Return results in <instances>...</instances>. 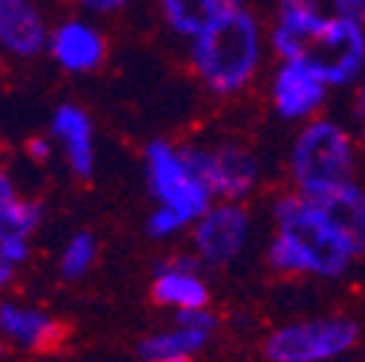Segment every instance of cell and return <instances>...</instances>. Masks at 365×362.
Instances as JSON below:
<instances>
[{
    "instance_id": "1",
    "label": "cell",
    "mask_w": 365,
    "mask_h": 362,
    "mask_svg": "<svg viewBox=\"0 0 365 362\" xmlns=\"http://www.w3.org/2000/svg\"><path fill=\"white\" fill-rule=\"evenodd\" d=\"M269 47L282 61L307 64L328 87L351 84L365 70L362 21L325 15L322 0H279Z\"/></svg>"
},
{
    "instance_id": "2",
    "label": "cell",
    "mask_w": 365,
    "mask_h": 362,
    "mask_svg": "<svg viewBox=\"0 0 365 362\" xmlns=\"http://www.w3.org/2000/svg\"><path fill=\"white\" fill-rule=\"evenodd\" d=\"M276 235L267 247V264L282 276L339 279L354 261L351 247L328 214L302 192L272 203Z\"/></svg>"
},
{
    "instance_id": "3",
    "label": "cell",
    "mask_w": 365,
    "mask_h": 362,
    "mask_svg": "<svg viewBox=\"0 0 365 362\" xmlns=\"http://www.w3.org/2000/svg\"><path fill=\"white\" fill-rule=\"evenodd\" d=\"M189 64L215 96H235L250 87L264 64L261 21L241 4L220 12L189 38Z\"/></svg>"
},
{
    "instance_id": "4",
    "label": "cell",
    "mask_w": 365,
    "mask_h": 362,
    "mask_svg": "<svg viewBox=\"0 0 365 362\" xmlns=\"http://www.w3.org/2000/svg\"><path fill=\"white\" fill-rule=\"evenodd\" d=\"M356 165L351 133L334 119H310L293 140L290 177L296 192L313 197L339 183H348Z\"/></svg>"
},
{
    "instance_id": "5",
    "label": "cell",
    "mask_w": 365,
    "mask_h": 362,
    "mask_svg": "<svg viewBox=\"0 0 365 362\" xmlns=\"http://www.w3.org/2000/svg\"><path fill=\"white\" fill-rule=\"evenodd\" d=\"M143 168L154 206L177 212L189 226L215 203L209 186L189 162L182 145H174L168 140H151L143 151Z\"/></svg>"
},
{
    "instance_id": "6",
    "label": "cell",
    "mask_w": 365,
    "mask_h": 362,
    "mask_svg": "<svg viewBox=\"0 0 365 362\" xmlns=\"http://www.w3.org/2000/svg\"><path fill=\"white\" fill-rule=\"evenodd\" d=\"M359 339V325L345 316L302 319L276 328L264 342L269 362H331L345 356Z\"/></svg>"
},
{
    "instance_id": "7",
    "label": "cell",
    "mask_w": 365,
    "mask_h": 362,
    "mask_svg": "<svg viewBox=\"0 0 365 362\" xmlns=\"http://www.w3.org/2000/svg\"><path fill=\"white\" fill-rule=\"evenodd\" d=\"M189 162L197 168L215 200H244L261 183L258 157L238 143H186Z\"/></svg>"
},
{
    "instance_id": "8",
    "label": "cell",
    "mask_w": 365,
    "mask_h": 362,
    "mask_svg": "<svg viewBox=\"0 0 365 362\" xmlns=\"http://www.w3.org/2000/svg\"><path fill=\"white\" fill-rule=\"evenodd\" d=\"M192 252L203 267H230L238 261L250 244L252 220L238 200H215L192 223Z\"/></svg>"
},
{
    "instance_id": "9",
    "label": "cell",
    "mask_w": 365,
    "mask_h": 362,
    "mask_svg": "<svg viewBox=\"0 0 365 362\" xmlns=\"http://www.w3.org/2000/svg\"><path fill=\"white\" fill-rule=\"evenodd\" d=\"M47 56L56 61L58 70L70 76H87L105 64L108 38L96 21H90L84 15H70L53 24Z\"/></svg>"
},
{
    "instance_id": "10",
    "label": "cell",
    "mask_w": 365,
    "mask_h": 362,
    "mask_svg": "<svg viewBox=\"0 0 365 362\" xmlns=\"http://www.w3.org/2000/svg\"><path fill=\"white\" fill-rule=\"evenodd\" d=\"M53 24L38 0H0V56L35 61L50 50Z\"/></svg>"
},
{
    "instance_id": "11",
    "label": "cell",
    "mask_w": 365,
    "mask_h": 362,
    "mask_svg": "<svg viewBox=\"0 0 365 362\" xmlns=\"http://www.w3.org/2000/svg\"><path fill=\"white\" fill-rule=\"evenodd\" d=\"M151 299L165 310H197L209 307V284L203 279V264L195 252H180L160 258L154 267Z\"/></svg>"
},
{
    "instance_id": "12",
    "label": "cell",
    "mask_w": 365,
    "mask_h": 362,
    "mask_svg": "<svg viewBox=\"0 0 365 362\" xmlns=\"http://www.w3.org/2000/svg\"><path fill=\"white\" fill-rule=\"evenodd\" d=\"M328 84L302 61H282L269 81L272 110L287 122H310L325 105Z\"/></svg>"
},
{
    "instance_id": "13",
    "label": "cell",
    "mask_w": 365,
    "mask_h": 362,
    "mask_svg": "<svg viewBox=\"0 0 365 362\" xmlns=\"http://www.w3.org/2000/svg\"><path fill=\"white\" fill-rule=\"evenodd\" d=\"M64 339V325L47 307L18 299L0 301V342L18 351H53Z\"/></svg>"
},
{
    "instance_id": "14",
    "label": "cell",
    "mask_w": 365,
    "mask_h": 362,
    "mask_svg": "<svg viewBox=\"0 0 365 362\" xmlns=\"http://www.w3.org/2000/svg\"><path fill=\"white\" fill-rule=\"evenodd\" d=\"M50 137L56 140L67 168L78 180H90L96 171V125L81 105L64 102L50 116Z\"/></svg>"
},
{
    "instance_id": "15",
    "label": "cell",
    "mask_w": 365,
    "mask_h": 362,
    "mask_svg": "<svg viewBox=\"0 0 365 362\" xmlns=\"http://www.w3.org/2000/svg\"><path fill=\"white\" fill-rule=\"evenodd\" d=\"M217 331V316L209 307L180 310L168 328L154 331L140 342V359L151 356H195L200 353Z\"/></svg>"
},
{
    "instance_id": "16",
    "label": "cell",
    "mask_w": 365,
    "mask_h": 362,
    "mask_svg": "<svg viewBox=\"0 0 365 362\" xmlns=\"http://www.w3.org/2000/svg\"><path fill=\"white\" fill-rule=\"evenodd\" d=\"M310 200L328 214V220L336 226V232L351 247L354 258L365 255V189L348 180V183L313 195Z\"/></svg>"
},
{
    "instance_id": "17",
    "label": "cell",
    "mask_w": 365,
    "mask_h": 362,
    "mask_svg": "<svg viewBox=\"0 0 365 362\" xmlns=\"http://www.w3.org/2000/svg\"><path fill=\"white\" fill-rule=\"evenodd\" d=\"M43 220V206L26 197L9 168L0 165V244L9 238H32Z\"/></svg>"
},
{
    "instance_id": "18",
    "label": "cell",
    "mask_w": 365,
    "mask_h": 362,
    "mask_svg": "<svg viewBox=\"0 0 365 362\" xmlns=\"http://www.w3.org/2000/svg\"><path fill=\"white\" fill-rule=\"evenodd\" d=\"M244 0H157V9L168 32L177 38H195L206 24H212L220 12L241 6Z\"/></svg>"
},
{
    "instance_id": "19",
    "label": "cell",
    "mask_w": 365,
    "mask_h": 362,
    "mask_svg": "<svg viewBox=\"0 0 365 362\" xmlns=\"http://www.w3.org/2000/svg\"><path fill=\"white\" fill-rule=\"evenodd\" d=\"M99 258V238L93 232H73L64 247H61V255H58V273L67 279V281H78L84 279L90 269H93Z\"/></svg>"
},
{
    "instance_id": "20",
    "label": "cell",
    "mask_w": 365,
    "mask_h": 362,
    "mask_svg": "<svg viewBox=\"0 0 365 362\" xmlns=\"http://www.w3.org/2000/svg\"><path fill=\"white\" fill-rule=\"evenodd\" d=\"M186 229H192V226L182 220L177 212H171V209H165V206H154L151 214L145 217V232H148V238H154V241H171V238L182 235Z\"/></svg>"
},
{
    "instance_id": "21",
    "label": "cell",
    "mask_w": 365,
    "mask_h": 362,
    "mask_svg": "<svg viewBox=\"0 0 365 362\" xmlns=\"http://www.w3.org/2000/svg\"><path fill=\"white\" fill-rule=\"evenodd\" d=\"M24 154L35 165H47L53 160V154H56V140L50 137V133H35V137H29L24 143Z\"/></svg>"
},
{
    "instance_id": "22",
    "label": "cell",
    "mask_w": 365,
    "mask_h": 362,
    "mask_svg": "<svg viewBox=\"0 0 365 362\" xmlns=\"http://www.w3.org/2000/svg\"><path fill=\"white\" fill-rule=\"evenodd\" d=\"M76 6L87 18H108V15L125 12L130 6V0H76Z\"/></svg>"
},
{
    "instance_id": "23",
    "label": "cell",
    "mask_w": 365,
    "mask_h": 362,
    "mask_svg": "<svg viewBox=\"0 0 365 362\" xmlns=\"http://www.w3.org/2000/svg\"><path fill=\"white\" fill-rule=\"evenodd\" d=\"M0 255H4L15 269H21L32 258V238H9L0 244Z\"/></svg>"
},
{
    "instance_id": "24",
    "label": "cell",
    "mask_w": 365,
    "mask_h": 362,
    "mask_svg": "<svg viewBox=\"0 0 365 362\" xmlns=\"http://www.w3.org/2000/svg\"><path fill=\"white\" fill-rule=\"evenodd\" d=\"M331 6H334V12L342 15V18L365 21V0H331Z\"/></svg>"
},
{
    "instance_id": "25",
    "label": "cell",
    "mask_w": 365,
    "mask_h": 362,
    "mask_svg": "<svg viewBox=\"0 0 365 362\" xmlns=\"http://www.w3.org/2000/svg\"><path fill=\"white\" fill-rule=\"evenodd\" d=\"M15 273H18V269L4 258V255H0V290H4V287H9L12 284V279H15Z\"/></svg>"
},
{
    "instance_id": "26",
    "label": "cell",
    "mask_w": 365,
    "mask_h": 362,
    "mask_svg": "<svg viewBox=\"0 0 365 362\" xmlns=\"http://www.w3.org/2000/svg\"><path fill=\"white\" fill-rule=\"evenodd\" d=\"M140 362H195V356H151V359H140Z\"/></svg>"
},
{
    "instance_id": "27",
    "label": "cell",
    "mask_w": 365,
    "mask_h": 362,
    "mask_svg": "<svg viewBox=\"0 0 365 362\" xmlns=\"http://www.w3.org/2000/svg\"><path fill=\"white\" fill-rule=\"evenodd\" d=\"M359 108L365 113V70H362V93H359Z\"/></svg>"
},
{
    "instance_id": "28",
    "label": "cell",
    "mask_w": 365,
    "mask_h": 362,
    "mask_svg": "<svg viewBox=\"0 0 365 362\" xmlns=\"http://www.w3.org/2000/svg\"><path fill=\"white\" fill-rule=\"evenodd\" d=\"M0 356H4V342H0Z\"/></svg>"
},
{
    "instance_id": "29",
    "label": "cell",
    "mask_w": 365,
    "mask_h": 362,
    "mask_svg": "<svg viewBox=\"0 0 365 362\" xmlns=\"http://www.w3.org/2000/svg\"><path fill=\"white\" fill-rule=\"evenodd\" d=\"M362 145H365V130H362Z\"/></svg>"
}]
</instances>
